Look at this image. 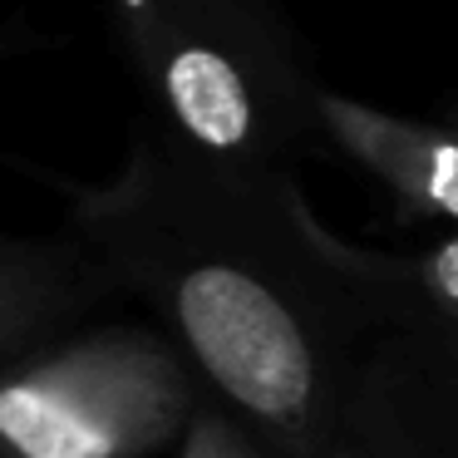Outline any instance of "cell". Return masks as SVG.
Listing matches in <instances>:
<instances>
[{"instance_id":"6da1fadb","label":"cell","mask_w":458,"mask_h":458,"mask_svg":"<svg viewBox=\"0 0 458 458\" xmlns=\"http://www.w3.org/2000/svg\"><path fill=\"white\" fill-rule=\"evenodd\" d=\"M45 182L64 192V232L109 291L148 306L267 458H345L365 335L316 251L320 217L296 173L202 168L139 119L114 178Z\"/></svg>"},{"instance_id":"7a4b0ae2","label":"cell","mask_w":458,"mask_h":458,"mask_svg":"<svg viewBox=\"0 0 458 458\" xmlns=\"http://www.w3.org/2000/svg\"><path fill=\"white\" fill-rule=\"evenodd\" d=\"M143 89V123L182 158L237 178L296 173L310 129V80L271 0H99Z\"/></svg>"},{"instance_id":"3957f363","label":"cell","mask_w":458,"mask_h":458,"mask_svg":"<svg viewBox=\"0 0 458 458\" xmlns=\"http://www.w3.org/2000/svg\"><path fill=\"white\" fill-rule=\"evenodd\" d=\"M208 399L158 320H80L0 365V458H153Z\"/></svg>"},{"instance_id":"277c9868","label":"cell","mask_w":458,"mask_h":458,"mask_svg":"<svg viewBox=\"0 0 458 458\" xmlns=\"http://www.w3.org/2000/svg\"><path fill=\"white\" fill-rule=\"evenodd\" d=\"M310 129L365 168L389 192L404 222H448L458 227V129L375 109L335 89H316Z\"/></svg>"},{"instance_id":"5b68a950","label":"cell","mask_w":458,"mask_h":458,"mask_svg":"<svg viewBox=\"0 0 458 458\" xmlns=\"http://www.w3.org/2000/svg\"><path fill=\"white\" fill-rule=\"evenodd\" d=\"M316 251L335 276L360 335H419L458 345V227L424 251H369L320 222Z\"/></svg>"},{"instance_id":"8992f818","label":"cell","mask_w":458,"mask_h":458,"mask_svg":"<svg viewBox=\"0 0 458 458\" xmlns=\"http://www.w3.org/2000/svg\"><path fill=\"white\" fill-rule=\"evenodd\" d=\"M109 296V281L70 232L60 237L0 232V365L55 330L89 320Z\"/></svg>"},{"instance_id":"52a82bcc","label":"cell","mask_w":458,"mask_h":458,"mask_svg":"<svg viewBox=\"0 0 458 458\" xmlns=\"http://www.w3.org/2000/svg\"><path fill=\"white\" fill-rule=\"evenodd\" d=\"M173 454L178 458H267V448L247 434V424H242L237 414H227L217 399H208V404L192 414V424L182 428Z\"/></svg>"},{"instance_id":"ba28073f","label":"cell","mask_w":458,"mask_h":458,"mask_svg":"<svg viewBox=\"0 0 458 458\" xmlns=\"http://www.w3.org/2000/svg\"><path fill=\"white\" fill-rule=\"evenodd\" d=\"M45 35L30 30V25H15V21H0V60H11V55H25V50H40Z\"/></svg>"},{"instance_id":"9c48e42d","label":"cell","mask_w":458,"mask_h":458,"mask_svg":"<svg viewBox=\"0 0 458 458\" xmlns=\"http://www.w3.org/2000/svg\"><path fill=\"white\" fill-rule=\"evenodd\" d=\"M448 123H454V129H458V104H454V114H448Z\"/></svg>"}]
</instances>
